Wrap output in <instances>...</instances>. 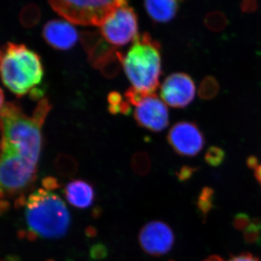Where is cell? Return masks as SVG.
I'll return each mask as SVG.
<instances>
[{
  "label": "cell",
  "instance_id": "obj_1",
  "mask_svg": "<svg viewBox=\"0 0 261 261\" xmlns=\"http://www.w3.org/2000/svg\"><path fill=\"white\" fill-rule=\"evenodd\" d=\"M51 108L49 99L42 98L29 116L18 103L5 104L0 111V147L12 149L33 162L39 163L42 126Z\"/></svg>",
  "mask_w": 261,
  "mask_h": 261
},
{
  "label": "cell",
  "instance_id": "obj_2",
  "mask_svg": "<svg viewBox=\"0 0 261 261\" xmlns=\"http://www.w3.org/2000/svg\"><path fill=\"white\" fill-rule=\"evenodd\" d=\"M24 226L20 238L34 241L64 237L70 225V214L59 195L45 189H38L24 199Z\"/></svg>",
  "mask_w": 261,
  "mask_h": 261
},
{
  "label": "cell",
  "instance_id": "obj_3",
  "mask_svg": "<svg viewBox=\"0 0 261 261\" xmlns=\"http://www.w3.org/2000/svg\"><path fill=\"white\" fill-rule=\"evenodd\" d=\"M43 76L42 61L35 51L11 42L0 47V80L17 97L33 95Z\"/></svg>",
  "mask_w": 261,
  "mask_h": 261
},
{
  "label": "cell",
  "instance_id": "obj_4",
  "mask_svg": "<svg viewBox=\"0 0 261 261\" xmlns=\"http://www.w3.org/2000/svg\"><path fill=\"white\" fill-rule=\"evenodd\" d=\"M122 65L133 88L146 95L155 93L162 73L161 46L148 34L137 35Z\"/></svg>",
  "mask_w": 261,
  "mask_h": 261
},
{
  "label": "cell",
  "instance_id": "obj_5",
  "mask_svg": "<svg viewBox=\"0 0 261 261\" xmlns=\"http://www.w3.org/2000/svg\"><path fill=\"white\" fill-rule=\"evenodd\" d=\"M38 163L6 147H0V190L15 198V207L37 181Z\"/></svg>",
  "mask_w": 261,
  "mask_h": 261
},
{
  "label": "cell",
  "instance_id": "obj_6",
  "mask_svg": "<svg viewBox=\"0 0 261 261\" xmlns=\"http://www.w3.org/2000/svg\"><path fill=\"white\" fill-rule=\"evenodd\" d=\"M53 9L70 23L99 27L127 0H48Z\"/></svg>",
  "mask_w": 261,
  "mask_h": 261
},
{
  "label": "cell",
  "instance_id": "obj_7",
  "mask_svg": "<svg viewBox=\"0 0 261 261\" xmlns=\"http://www.w3.org/2000/svg\"><path fill=\"white\" fill-rule=\"evenodd\" d=\"M100 28L106 41L118 47L126 45L138 35L137 15L128 5L118 8Z\"/></svg>",
  "mask_w": 261,
  "mask_h": 261
},
{
  "label": "cell",
  "instance_id": "obj_8",
  "mask_svg": "<svg viewBox=\"0 0 261 261\" xmlns=\"http://www.w3.org/2000/svg\"><path fill=\"white\" fill-rule=\"evenodd\" d=\"M84 46L88 53L89 61L106 76H113L120 70L123 56L114 47L108 45L103 39L93 34L83 36Z\"/></svg>",
  "mask_w": 261,
  "mask_h": 261
},
{
  "label": "cell",
  "instance_id": "obj_9",
  "mask_svg": "<svg viewBox=\"0 0 261 261\" xmlns=\"http://www.w3.org/2000/svg\"><path fill=\"white\" fill-rule=\"evenodd\" d=\"M141 248L152 256H162L172 250L175 237L173 230L161 221L147 223L139 233Z\"/></svg>",
  "mask_w": 261,
  "mask_h": 261
},
{
  "label": "cell",
  "instance_id": "obj_10",
  "mask_svg": "<svg viewBox=\"0 0 261 261\" xmlns=\"http://www.w3.org/2000/svg\"><path fill=\"white\" fill-rule=\"evenodd\" d=\"M168 142L180 155L194 157L200 153L205 139L199 127L190 122H178L168 132Z\"/></svg>",
  "mask_w": 261,
  "mask_h": 261
},
{
  "label": "cell",
  "instance_id": "obj_11",
  "mask_svg": "<svg viewBox=\"0 0 261 261\" xmlns=\"http://www.w3.org/2000/svg\"><path fill=\"white\" fill-rule=\"evenodd\" d=\"M134 116L139 126L159 132L169 123V114L166 103L154 94L146 96L135 106Z\"/></svg>",
  "mask_w": 261,
  "mask_h": 261
},
{
  "label": "cell",
  "instance_id": "obj_12",
  "mask_svg": "<svg viewBox=\"0 0 261 261\" xmlns=\"http://www.w3.org/2000/svg\"><path fill=\"white\" fill-rule=\"evenodd\" d=\"M195 85L190 75L175 73L165 80L161 86L163 102L171 107L184 108L188 106L195 95Z\"/></svg>",
  "mask_w": 261,
  "mask_h": 261
},
{
  "label": "cell",
  "instance_id": "obj_13",
  "mask_svg": "<svg viewBox=\"0 0 261 261\" xmlns=\"http://www.w3.org/2000/svg\"><path fill=\"white\" fill-rule=\"evenodd\" d=\"M42 34L48 44L61 50L73 47L79 37L77 31L71 24L61 20L48 22L43 29Z\"/></svg>",
  "mask_w": 261,
  "mask_h": 261
},
{
  "label": "cell",
  "instance_id": "obj_14",
  "mask_svg": "<svg viewBox=\"0 0 261 261\" xmlns=\"http://www.w3.org/2000/svg\"><path fill=\"white\" fill-rule=\"evenodd\" d=\"M67 201L74 207L87 209L91 207L95 199L94 187L88 181L74 180L67 184L64 189Z\"/></svg>",
  "mask_w": 261,
  "mask_h": 261
},
{
  "label": "cell",
  "instance_id": "obj_15",
  "mask_svg": "<svg viewBox=\"0 0 261 261\" xmlns=\"http://www.w3.org/2000/svg\"><path fill=\"white\" fill-rule=\"evenodd\" d=\"M145 8L156 22L167 23L176 14L177 0H145Z\"/></svg>",
  "mask_w": 261,
  "mask_h": 261
},
{
  "label": "cell",
  "instance_id": "obj_16",
  "mask_svg": "<svg viewBox=\"0 0 261 261\" xmlns=\"http://www.w3.org/2000/svg\"><path fill=\"white\" fill-rule=\"evenodd\" d=\"M238 230L243 231L244 237L248 243H256L261 238V223L257 220L247 218Z\"/></svg>",
  "mask_w": 261,
  "mask_h": 261
},
{
  "label": "cell",
  "instance_id": "obj_17",
  "mask_svg": "<svg viewBox=\"0 0 261 261\" xmlns=\"http://www.w3.org/2000/svg\"><path fill=\"white\" fill-rule=\"evenodd\" d=\"M56 168L58 173L65 177L74 176L78 170L77 163L74 160L65 155L60 156L57 159Z\"/></svg>",
  "mask_w": 261,
  "mask_h": 261
},
{
  "label": "cell",
  "instance_id": "obj_18",
  "mask_svg": "<svg viewBox=\"0 0 261 261\" xmlns=\"http://www.w3.org/2000/svg\"><path fill=\"white\" fill-rule=\"evenodd\" d=\"M109 111L113 114H129L130 112V104L123 100L121 94L118 92H111L108 95Z\"/></svg>",
  "mask_w": 261,
  "mask_h": 261
},
{
  "label": "cell",
  "instance_id": "obj_19",
  "mask_svg": "<svg viewBox=\"0 0 261 261\" xmlns=\"http://www.w3.org/2000/svg\"><path fill=\"white\" fill-rule=\"evenodd\" d=\"M219 89V84L216 80L213 77H207L200 84L199 95L202 99H212L217 94Z\"/></svg>",
  "mask_w": 261,
  "mask_h": 261
},
{
  "label": "cell",
  "instance_id": "obj_20",
  "mask_svg": "<svg viewBox=\"0 0 261 261\" xmlns=\"http://www.w3.org/2000/svg\"><path fill=\"white\" fill-rule=\"evenodd\" d=\"M149 168L150 163L147 156L145 154H138V156H135L133 161V169L137 174L146 175L149 172Z\"/></svg>",
  "mask_w": 261,
  "mask_h": 261
},
{
  "label": "cell",
  "instance_id": "obj_21",
  "mask_svg": "<svg viewBox=\"0 0 261 261\" xmlns=\"http://www.w3.org/2000/svg\"><path fill=\"white\" fill-rule=\"evenodd\" d=\"M224 159V152L222 149L216 147H211L205 154L206 162L211 166H219Z\"/></svg>",
  "mask_w": 261,
  "mask_h": 261
},
{
  "label": "cell",
  "instance_id": "obj_22",
  "mask_svg": "<svg viewBox=\"0 0 261 261\" xmlns=\"http://www.w3.org/2000/svg\"><path fill=\"white\" fill-rule=\"evenodd\" d=\"M108 255L107 247L103 244H96L92 246L90 250V257L93 260H102Z\"/></svg>",
  "mask_w": 261,
  "mask_h": 261
},
{
  "label": "cell",
  "instance_id": "obj_23",
  "mask_svg": "<svg viewBox=\"0 0 261 261\" xmlns=\"http://www.w3.org/2000/svg\"><path fill=\"white\" fill-rule=\"evenodd\" d=\"M213 192L211 191L210 189H205L202 192V195L200 196V210L202 213H207L208 209L210 208L211 206V197H212Z\"/></svg>",
  "mask_w": 261,
  "mask_h": 261
},
{
  "label": "cell",
  "instance_id": "obj_24",
  "mask_svg": "<svg viewBox=\"0 0 261 261\" xmlns=\"http://www.w3.org/2000/svg\"><path fill=\"white\" fill-rule=\"evenodd\" d=\"M247 165L253 170L255 178L261 186V162H258L255 157H250L247 160Z\"/></svg>",
  "mask_w": 261,
  "mask_h": 261
},
{
  "label": "cell",
  "instance_id": "obj_25",
  "mask_svg": "<svg viewBox=\"0 0 261 261\" xmlns=\"http://www.w3.org/2000/svg\"><path fill=\"white\" fill-rule=\"evenodd\" d=\"M42 185L45 190H49V191H53L60 187L59 182L54 177L44 178L43 179Z\"/></svg>",
  "mask_w": 261,
  "mask_h": 261
},
{
  "label": "cell",
  "instance_id": "obj_26",
  "mask_svg": "<svg viewBox=\"0 0 261 261\" xmlns=\"http://www.w3.org/2000/svg\"><path fill=\"white\" fill-rule=\"evenodd\" d=\"M228 261H260L255 257V255H252L249 252H244V253L239 254L238 255H234L229 259Z\"/></svg>",
  "mask_w": 261,
  "mask_h": 261
},
{
  "label": "cell",
  "instance_id": "obj_27",
  "mask_svg": "<svg viewBox=\"0 0 261 261\" xmlns=\"http://www.w3.org/2000/svg\"><path fill=\"white\" fill-rule=\"evenodd\" d=\"M6 196L0 190V216L6 213L10 208V202L7 200Z\"/></svg>",
  "mask_w": 261,
  "mask_h": 261
},
{
  "label": "cell",
  "instance_id": "obj_28",
  "mask_svg": "<svg viewBox=\"0 0 261 261\" xmlns=\"http://www.w3.org/2000/svg\"><path fill=\"white\" fill-rule=\"evenodd\" d=\"M192 173V170L190 168H187L186 169L184 168L182 169L181 173H180V178L181 179H185L187 178V176H190Z\"/></svg>",
  "mask_w": 261,
  "mask_h": 261
},
{
  "label": "cell",
  "instance_id": "obj_29",
  "mask_svg": "<svg viewBox=\"0 0 261 261\" xmlns=\"http://www.w3.org/2000/svg\"><path fill=\"white\" fill-rule=\"evenodd\" d=\"M0 261H21L20 257L15 255H7L4 258L0 259Z\"/></svg>",
  "mask_w": 261,
  "mask_h": 261
},
{
  "label": "cell",
  "instance_id": "obj_30",
  "mask_svg": "<svg viewBox=\"0 0 261 261\" xmlns=\"http://www.w3.org/2000/svg\"><path fill=\"white\" fill-rule=\"evenodd\" d=\"M4 92H3V89L0 88V111L3 109V106H4Z\"/></svg>",
  "mask_w": 261,
  "mask_h": 261
},
{
  "label": "cell",
  "instance_id": "obj_31",
  "mask_svg": "<svg viewBox=\"0 0 261 261\" xmlns=\"http://www.w3.org/2000/svg\"><path fill=\"white\" fill-rule=\"evenodd\" d=\"M204 261H224L223 260L221 257L219 256H217V255H212V256H210L207 257V259H205Z\"/></svg>",
  "mask_w": 261,
  "mask_h": 261
}]
</instances>
